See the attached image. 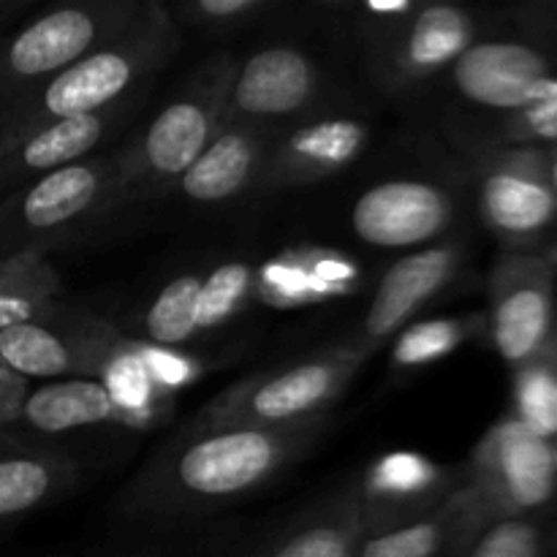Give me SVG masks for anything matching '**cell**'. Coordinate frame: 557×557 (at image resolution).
Masks as SVG:
<instances>
[{"label":"cell","mask_w":557,"mask_h":557,"mask_svg":"<svg viewBox=\"0 0 557 557\" xmlns=\"http://www.w3.org/2000/svg\"><path fill=\"white\" fill-rule=\"evenodd\" d=\"M166 22H131L123 41L98 47L0 114V145L49 123L98 114L141 79L166 47Z\"/></svg>","instance_id":"cell-1"},{"label":"cell","mask_w":557,"mask_h":557,"mask_svg":"<svg viewBox=\"0 0 557 557\" xmlns=\"http://www.w3.org/2000/svg\"><path fill=\"white\" fill-rule=\"evenodd\" d=\"M310 424L292 428H259V424H226L210 435L185 444L169 460L166 484L185 504H218L248 495L275 476L288 457L297 455L308 438Z\"/></svg>","instance_id":"cell-2"},{"label":"cell","mask_w":557,"mask_h":557,"mask_svg":"<svg viewBox=\"0 0 557 557\" xmlns=\"http://www.w3.org/2000/svg\"><path fill=\"white\" fill-rule=\"evenodd\" d=\"M125 5H60L0 47V114L131 25Z\"/></svg>","instance_id":"cell-3"},{"label":"cell","mask_w":557,"mask_h":557,"mask_svg":"<svg viewBox=\"0 0 557 557\" xmlns=\"http://www.w3.org/2000/svg\"><path fill=\"white\" fill-rule=\"evenodd\" d=\"M468 484L490 522L557 515L553 444L531 433L511 413L500 419L479 444Z\"/></svg>","instance_id":"cell-4"},{"label":"cell","mask_w":557,"mask_h":557,"mask_svg":"<svg viewBox=\"0 0 557 557\" xmlns=\"http://www.w3.org/2000/svg\"><path fill=\"white\" fill-rule=\"evenodd\" d=\"M479 212L506 250L542 253L557 232V196L542 147L487 150L479 180Z\"/></svg>","instance_id":"cell-5"},{"label":"cell","mask_w":557,"mask_h":557,"mask_svg":"<svg viewBox=\"0 0 557 557\" xmlns=\"http://www.w3.org/2000/svg\"><path fill=\"white\" fill-rule=\"evenodd\" d=\"M490 341L511 370L536 359L557 332V267L506 250L490 272Z\"/></svg>","instance_id":"cell-6"},{"label":"cell","mask_w":557,"mask_h":557,"mask_svg":"<svg viewBox=\"0 0 557 557\" xmlns=\"http://www.w3.org/2000/svg\"><path fill=\"white\" fill-rule=\"evenodd\" d=\"M112 180L109 161H79L0 199V256L36 253L38 243L54 239L103 205Z\"/></svg>","instance_id":"cell-7"},{"label":"cell","mask_w":557,"mask_h":557,"mask_svg":"<svg viewBox=\"0 0 557 557\" xmlns=\"http://www.w3.org/2000/svg\"><path fill=\"white\" fill-rule=\"evenodd\" d=\"M555 79L557 49L522 36L479 38L451 63L455 90L495 125L536 103Z\"/></svg>","instance_id":"cell-8"},{"label":"cell","mask_w":557,"mask_h":557,"mask_svg":"<svg viewBox=\"0 0 557 557\" xmlns=\"http://www.w3.org/2000/svg\"><path fill=\"white\" fill-rule=\"evenodd\" d=\"M362 362V351L326 354L308 359L283 373L248 381L221 403L212 417L215 428L226 424H259V428H292L305 424L324 411L343 392L354 370Z\"/></svg>","instance_id":"cell-9"},{"label":"cell","mask_w":557,"mask_h":557,"mask_svg":"<svg viewBox=\"0 0 557 557\" xmlns=\"http://www.w3.org/2000/svg\"><path fill=\"white\" fill-rule=\"evenodd\" d=\"M455 199L424 180H386L354 201L351 228L373 248H417L455 221Z\"/></svg>","instance_id":"cell-10"},{"label":"cell","mask_w":557,"mask_h":557,"mask_svg":"<svg viewBox=\"0 0 557 557\" xmlns=\"http://www.w3.org/2000/svg\"><path fill=\"white\" fill-rule=\"evenodd\" d=\"M462 267L460 245L417 250L397 259L381 277L362 324V341L368 346L386 341L408 324L424 302L444 292Z\"/></svg>","instance_id":"cell-11"},{"label":"cell","mask_w":557,"mask_h":557,"mask_svg":"<svg viewBox=\"0 0 557 557\" xmlns=\"http://www.w3.org/2000/svg\"><path fill=\"white\" fill-rule=\"evenodd\" d=\"M114 348L98 332L74 335L71 326L47 321H22L0 330V364L20 379L60 381L76 370L107 368Z\"/></svg>","instance_id":"cell-12"},{"label":"cell","mask_w":557,"mask_h":557,"mask_svg":"<svg viewBox=\"0 0 557 557\" xmlns=\"http://www.w3.org/2000/svg\"><path fill=\"white\" fill-rule=\"evenodd\" d=\"M319 74L294 47H267L250 54L232 85V107L245 117H286L308 107Z\"/></svg>","instance_id":"cell-13"},{"label":"cell","mask_w":557,"mask_h":557,"mask_svg":"<svg viewBox=\"0 0 557 557\" xmlns=\"http://www.w3.org/2000/svg\"><path fill=\"white\" fill-rule=\"evenodd\" d=\"M107 125L103 114H85L58 120L0 145V196L14 194L44 174L79 163V158L96 150L107 134Z\"/></svg>","instance_id":"cell-14"},{"label":"cell","mask_w":557,"mask_h":557,"mask_svg":"<svg viewBox=\"0 0 557 557\" xmlns=\"http://www.w3.org/2000/svg\"><path fill=\"white\" fill-rule=\"evenodd\" d=\"M16 419L41 435H63L92 424L131 422L136 417L114 400L103 381L60 379L25 395Z\"/></svg>","instance_id":"cell-15"},{"label":"cell","mask_w":557,"mask_h":557,"mask_svg":"<svg viewBox=\"0 0 557 557\" xmlns=\"http://www.w3.org/2000/svg\"><path fill=\"white\" fill-rule=\"evenodd\" d=\"M215 109L205 98H177L158 112L141 139V163L152 177H183L210 147Z\"/></svg>","instance_id":"cell-16"},{"label":"cell","mask_w":557,"mask_h":557,"mask_svg":"<svg viewBox=\"0 0 557 557\" xmlns=\"http://www.w3.org/2000/svg\"><path fill=\"white\" fill-rule=\"evenodd\" d=\"M479 22L457 5L433 3L417 9L400 33L397 71L408 79H422L435 71L451 69L468 47L479 41Z\"/></svg>","instance_id":"cell-17"},{"label":"cell","mask_w":557,"mask_h":557,"mask_svg":"<svg viewBox=\"0 0 557 557\" xmlns=\"http://www.w3.org/2000/svg\"><path fill=\"white\" fill-rule=\"evenodd\" d=\"M259 158V139L248 131H226L210 141L183 174V194L194 201H223L239 194Z\"/></svg>","instance_id":"cell-18"},{"label":"cell","mask_w":557,"mask_h":557,"mask_svg":"<svg viewBox=\"0 0 557 557\" xmlns=\"http://www.w3.org/2000/svg\"><path fill=\"white\" fill-rule=\"evenodd\" d=\"M58 281L36 253L0 256V330L22 321H47Z\"/></svg>","instance_id":"cell-19"},{"label":"cell","mask_w":557,"mask_h":557,"mask_svg":"<svg viewBox=\"0 0 557 557\" xmlns=\"http://www.w3.org/2000/svg\"><path fill=\"white\" fill-rule=\"evenodd\" d=\"M511 417L544 441H557V332L547 348L511 370Z\"/></svg>","instance_id":"cell-20"},{"label":"cell","mask_w":557,"mask_h":557,"mask_svg":"<svg viewBox=\"0 0 557 557\" xmlns=\"http://www.w3.org/2000/svg\"><path fill=\"white\" fill-rule=\"evenodd\" d=\"M368 533V515L357 506L346 511H330L319 520L305 522L281 539L267 557H357L359 544Z\"/></svg>","instance_id":"cell-21"},{"label":"cell","mask_w":557,"mask_h":557,"mask_svg":"<svg viewBox=\"0 0 557 557\" xmlns=\"http://www.w3.org/2000/svg\"><path fill=\"white\" fill-rule=\"evenodd\" d=\"M65 482L58 460L38 455L0 457V522L38 509Z\"/></svg>","instance_id":"cell-22"},{"label":"cell","mask_w":557,"mask_h":557,"mask_svg":"<svg viewBox=\"0 0 557 557\" xmlns=\"http://www.w3.org/2000/svg\"><path fill=\"white\" fill-rule=\"evenodd\" d=\"M555 517H509L479 528L457 557H555Z\"/></svg>","instance_id":"cell-23"},{"label":"cell","mask_w":557,"mask_h":557,"mask_svg":"<svg viewBox=\"0 0 557 557\" xmlns=\"http://www.w3.org/2000/svg\"><path fill=\"white\" fill-rule=\"evenodd\" d=\"M364 134L354 123H324L319 128H310L299 134L288 145L283 163L288 172L299 174H326L332 169L343 166L362 145Z\"/></svg>","instance_id":"cell-24"},{"label":"cell","mask_w":557,"mask_h":557,"mask_svg":"<svg viewBox=\"0 0 557 557\" xmlns=\"http://www.w3.org/2000/svg\"><path fill=\"white\" fill-rule=\"evenodd\" d=\"M201 277H174L156 297L147 310L145 330L156 346H183L196 332V299H199Z\"/></svg>","instance_id":"cell-25"},{"label":"cell","mask_w":557,"mask_h":557,"mask_svg":"<svg viewBox=\"0 0 557 557\" xmlns=\"http://www.w3.org/2000/svg\"><path fill=\"white\" fill-rule=\"evenodd\" d=\"M473 330H476L473 319H435L408 326L397 337L395 364L406 370L424 368V364L457 351Z\"/></svg>","instance_id":"cell-26"},{"label":"cell","mask_w":557,"mask_h":557,"mask_svg":"<svg viewBox=\"0 0 557 557\" xmlns=\"http://www.w3.org/2000/svg\"><path fill=\"white\" fill-rule=\"evenodd\" d=\"M250 267L239 261L215 267L201 281L199 299H196V330H212L223 324L237 310L243 297L250 288Z\"/></svg>","instance_id":"cell-27"},{"label":"cell","mask_w":557,"mask_h":557,"mask_svg":"<svg viewBox=\"0 0 557 557\" xmlns=\"http://www.w3.org/2000/svg\"><path fill=\"white\" fill-rule=\"evenodd\" d=\"M438 471L428 460L417 455H389L373 468L368 487L375 498H419L430 484L435 482Z\"/></svg>","instance_id":"cell-28"},{"label":"cell","mask_w":557,"mask_h":557,"mask_svg":"<svg viewBox=\"0 0 557 557\" xmlns=\"http://www.w3.org/2000/svg\"><path fill=\"white\" fill-rule=\"evenodd\" d=\"M107 373V386L114 400L131 411L134 417L147 413V397H150V368L145 357L136 351H117L103 368Z\"/></svg>","instance_id":"cell-29"},{"label":"cell","mask_w":557,"mask_h":557,"mask_svg":"<svg viewBox=\"0 0 557 557\" xmlns=\"http://www.w3.org/2000/svg\"><path fill=\"white\" fill-rule=\"evenodd\" d=\"M511 16H515V25L522 30V38L557 49V0L528 3L522 9L511 11Z\"/></svg>","instance_id":"cell-30"},{"label":"cell","mask_w":557,"mask_h":557,"mask_svg":"<svg viewBox=\"0 0 557 557\" xmlns=\"http://www.w3.org/2000/svg\"><path fill=\"white\" fill-rule=\"evenodd\" d=\"M22 400H25V395H22L20 375H14L0 364V424L16 419Z\"/></svg>","instance_id":"cell-31"},{"label":"cell","mask_w":557,"mask_h":557,"mask_svg":"<svg viewBox=\"0 0 557 557\" xmlns=\"http://www.w3.org/2000/svg\"><path fill=\"white\" fill-rule=\"evenodd\" d=\"M196 9L210 20H232V16L253 14L261 9L259 0H201Z\"/></svg>","instance_id":"cell-32"},{"label":"cell","mask_w":557,"mask_h":557,"mask_svg":"<svg viewBox=\"0 0 557 557\" xmlns=\"http://www.w3.org/2000/svg\"><path fill=\"white\" fill-rule=\"evenodd\" d=\"M544 163H547V180H549V185H553V190L557 196V145L544 150Z\"/></svg>","instance_id":"cell-33"},{"label":"cell","mask_w":557,"mask_h":557,"mask_svg":"<svg viewBox=\"0 0 557 557\" xmlns=\"http://www.w3.org/2000/svg\"><path fill=\"white\" fill-rule=\"evenodd\" d=\"M542 256H544V259H547V261H549V264H553V267H557V232L553 234V239H549V243H547V245H544Z\"/></svg>","instance_id":"cell-34"},{"label":"cell","mask_w":557,"mask_h":557,"mask_svg":"<svg viewBox=\"0 0 557 557\" xmlns=\"http://www.w3.org/2000/svg\"><path fill=\"white\" fill-rule=\"evenodd\" d=\"M553 553L557 557V517H555V522H553Z\"/></svg>","instance_id":"cell-35"},{"label":"cell","mask_w":557,"mask_h":557,"mask_svg":"<svg viewBox=\"0 0 557 557\" xmlns=\"http://www.w3.org/2000/svg\"><path fill=\"white\" fill-rule=\"evenodd\" d=\"M553 457H555V471H557V441H553Z\"/></svg>","instance_id":"cell-36"},{"label":"cell","mask_w":557,"mask_h":557,"mask_svg":"<svg viewBox=\"0 0 557 557\" xmlns=\"http://www.w3.org/2000/svg\"><path fill=\"white\" fill-rule=\"evenodd\" d=\"M237 557H267V553H256V555H237Z\"/></svg>","instance_id":"cell-37"}]
</instances>
